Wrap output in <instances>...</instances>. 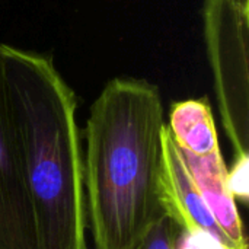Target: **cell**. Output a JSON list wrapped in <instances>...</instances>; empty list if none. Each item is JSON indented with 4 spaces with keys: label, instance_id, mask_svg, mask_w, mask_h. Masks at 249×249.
I'll return each mask as SVG.
<instances>
[{
    "label": "cell",
    "instance_id": "ba28073f",
    "mask_svg": "<svg viewBox=\"0 0 249 249\" xmlns=\"http://www.w3.org/2000/svg\"><path fill=\"white\" fill-rule=\"evenodd\" d=\"M182 228L166 213L146 232L134 249H175Z\"/></svg>",
    "mask_w": 249,
    "mask_h": 249
},
{
    "label": "cell",
    "instance_id": "8992f818",
    "mask_svg": "<svg viewBox=\"0 0 249 249\" xmlns=\"http://www.w3.org/2000/svg\"><path fill=\"white\" fill-rule=\"evenodd\" d=\"M181 153L204 204L223 233L235 249H248L244 223L228 187V168L220 149L206 156H196L185 150Z\"/></svg>",
    "mask_w": 249,
    "mask_h": 249
},
{
    "label": "cell",
    "instance_id": "7a4b0ae2",
    "mask_svg": "<svg viewBox=\"0 0 249 249\" xmlns=\"http://www.w3.org/2000/svg\"><path fill=\"white\" fill-rule=\"evenodd\" d=\"M41 249H89L76 96L51 58L1 44Z\"/></svg>",
    "mask_w": 249,
    "mask_h": 249
},
{
    "label": "cell",
    "instance_id": "52a82bcc",
    "mask_svg": "<svg viewBox=\"0 0 249 249\" xmlns=\"http://www.w3.org/2000/svg\"><path fill=\"white\" fill-rule=\"evenodd\" d=\"M166 127L178 147L191 155L206 156L220 149L212 105L207 98L174 102Z\"/></svg>",
    "mask_w": 249,
    "mask_h": 249
},
{
    "label": "cell",
    "instance_id": "3957f363",
    "mask_svg": "<svg viewBox=\"0 0 249 249\" xmlns=\"http://www.w3.org/2000/svg\"><path fill=\"white\" fill-rule=\"evenodd\" d=\"M204 36L223 127L249 155V0H204Z\"/></svg>",
    "mask_w": 249,
    "mask_h": 249
},
{
    "label": "cell",
    "instance_id": "277c9868",
    "mask_svg": "<svg viewBox=\"0 0 249 249\" xmlns=\"http://www.w3.org/2000/svg\"><path fill=\"white\" fill-rule=\"evenodd\" d=\"M0 249H41L0 44Z\"/></svg>",
    "mask_w": 249,
    "mask_h": 249
},
{
    "label": "cell",
    "instance_id": "9c48e42d",
    "mask_svg": "<svg viewBox=\"0 0 249 249\" xmlns=\"http://www.w3.org/2000/svg\"><path fill=\"white\" fill-rule=\"evenodd\" d=\"M228 187L235 201L248 204L249 198V155H239L228 169Z\"/></svg>",
    "mask_w": 249,
    "mask_h": 249
},
{
    "label": "cell",
    "instance_id": "5b68a950",
    "mask_svg": "<svg viewBox=\"0 0 249 249\" xmlns=\"http://www.w3.org/2000/svg\"><path fill=\"white\" fill-rule=\"evenodd\" d=\"M163 165L160 177V201L163 210L184 231H204L220 239L229 249H235L223 233L185 165L178 144L174 142L166 124L162 130Z\"/></svg>",
    "mask_w": 249,
    "mask_h": 249
},
{
    "label": "cell",
    "instance_id": "30bf717a",
    "mask_svg": "<svg viewBox=\"0 0 249 249\" xmlns=\"http://www.w3.org/2000/svg\"><path fill=\"white\" fill-rule=\"evenodd\" d=\"M175 249H229L220 239L204 231H181Z\"/></svg>",
    "mask_w": 249,
    "mask_h": 249
},
{
    "label": "cell",
    "instance_id": "6da1fadb",
    "mask_svg": "<svg viewBox=\"0 0 249 249\" xmlns=\"http://www.w3.org/2000/svg\"><path fill=\"white\" fill-rule=\"evenodd\" d=\"M163 125L159 89L143 79H112L92 104L83 174L95 249H134L165 214Z\"/></svg>",
    "mask_w": 249,
    "mask_h": 249
}]
</instances>
